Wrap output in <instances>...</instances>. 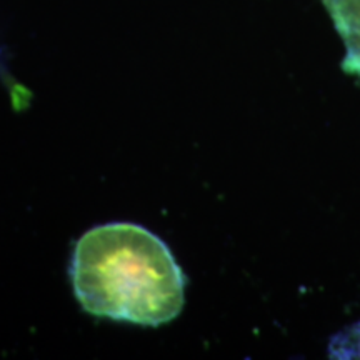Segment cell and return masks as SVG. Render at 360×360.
Segmentation results:
<instances>
[{"label":"cell","instance_id":"1","mask_svg":"<svg viewBox=\"0 0 360 360\" xmlns=\"http://www.w3.org/2000/svg\"><path fill=\"white\" fill-rule=\"evenodd\" d=\"M72 283L84 310L97 317L157 327L184 307V274L169 247L135 224L92 229L75 245Z\"/></svg>","mask_w":360,"mask_h":360},{"label":"cell","instance_id":"2","mask_svg":"<svg viewBox=\"0 0 360 360\" xmlns=\"http://www.w3.org/2000/svg\"><path fill=\"white\" fill-rule=\"evenodd\" d=\"M344 42V70L360 77V0H322Z\"/></svg>","mask_w":360,"mask_h":360},{"label":"cell","instance_id":"3","mask_svg":"<svg viewBox=\"0 0 360 360\" xmlns=\"http://www.w3.org/2000/svg\"><path fill=\"white\" fill-rule=\"evenodd\" d=\"M332 352L335 357L360 359V323L334 340Z\"/></svg>","mask_w":360,"mask_h":360}]
</instances>
